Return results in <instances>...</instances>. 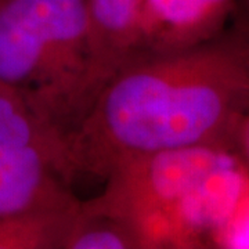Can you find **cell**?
Returning a JSON list of instances; mask_svg holds the SVG:
<instances>
[{"label": "cell", "mask_w": 249, "mask_h": 249, "mask_svg": "<svg viewBox=\"0 0 249 249\" xmlns=\"http://www.w3.org/2000/svg\"><path fill=\"white\" fill-rule=\"evenodd\" d=\"M73 180L61 139L0 82V217L76 208Z\"/></svg>", "instance_id": "277c9868"}, {"label": "cell", "mask_w": 249, "mask_h": 249, "mask_svg": "<svg viewBox=\"0 0 249 249\" xmlns=\"http://www.w3.org/2000/svg\"><path fill=\"white\" fill-rule=\"evenodd\" d=\"M237 155L230 147L201 145L136 155L115 163L85 208L118 217L136 234L140 249H175L183 198L214 168Z\"/></svg>", "instance_id": "3957f363"}, {"label": "cell", "mask_w": 249, "mask_h": 249, "mask_svg": "<svg viewBox=\"0 0 249 249\" xmlns=\"http://www.w3.org/2000/svg\"><path fill=\"white\" fill-rule=\"evenodd\" d=\"M88 68L85 0H0V82L65 140Z\"/></svg>", "instance_id": "7a4b0ae2"}, {"label": "cell", "mask_w": 249, "mask_h": 249, "mask_svg": "<svg viewBox=\"0 0 249 249\" xmlns=\"http://www.w3.org/2000/svg\"><path fill=\"white\" fill-rule=\"evenodd\" d=\"M249 106V21L213 39L133 57L108 79L65 140L73 178H106L119 160L201 145L234 150Z\"/></svg>", "instance_id": "6da1fadb"}, {"label": "cell", "mask_w": 249, "mask_h": 249, "mask_svg": "<svg viewBox=\"0 0 249 249\" xmlns=\"http://www.w3.org/2000/svg\"><path fill=\"white\" fill-rule=\"evenodd\" d=\"M211 248L249 249V180L229 219L213 235Z\"/></svg>", "instance_id": "9c48e42d"}, {"label": "cell", "mask_w": 249, "mask_h": 249, "mask_svg": "<svg viewBox=\"0 0 249 249\" xmlns=\"http://www.w3.org/2000/svg\"><path fill=\"white\" fill-rule=\"evenodd\" d=\"M78 208L0 217V249H61Z\"/></svg>", "instance_id": "52a82bcc"}, {"label": "cell", "mask_w": 249, "mask_h": 249, "mask_svg": "<svg viewBox=\"0 0 249 249\" xmlns=\"http://www.w3.org/2000/svg\"><path fill=\"white\" fill-rule=\"evenodd\" d=\"M85 3L88 68L75 126L108 79L133 55L144 6V0H85Z\"/></svg>", "instance_id": "8992f818"}, {"label": "cell", "mask_w": 249, "mask_h": 249, "mask_svg": "<svg viewBox=\"0 0 249 249\" xmlns=\"http://www.w3.org/2000/svg\"><path fill=\"white\" fill-rule=\"evenodd\" d=\"M61 249H140L132 229L111 214L79 208L61 242Z\"/></svg>", "instance_id": "ba28073f"}, {"label": "cell", "mask_w": 249, "mask_h": 249, "mask_svg": "<svg viewBox=\"0 0 249 249\" xmlns=\"http://www.w3.org/2000/svg\"><path fill=\"white\" fill-rule=\"evenodd\" d=\"M235 17L237 0H144L130 58L205 43L226 31Z\"/></svg>", "instance_id": "5b68a950"}, {"label": "cell", "mask_w": 249, "mask_h": 249, "mask_svg": "<svg viewBox=\"0 0 249 249\" xmlns=\"http://www.w3.org/2000/svg\"><path fill=\"white\" fill-rule=\"evenodd\" d=\"M234 151L249 166V106L241 118L234 137Z\"/></svg>", "instance_id": "30bf717a"}, {"label": "cell", "mask_w": 249, "mask_h": 249, "mask_svg": "<svg viewBox=\"0 0 249 249\" xmlns=\"http://www.w3.org/2000/svg\"><path fill=\"white\" fill-rule=\"evenodd\" d=\"M247 1H248V4H249V0H247Z\"/></svg>", "instance_id": "8fae6325"}]
</instances>
